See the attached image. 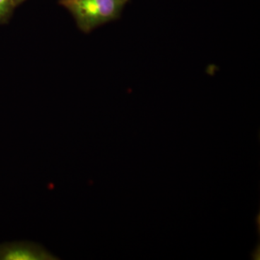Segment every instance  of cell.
Listing matches in <instances>:
<instances>
[{
    "label": "cell",
    "instance_id": "obj_5",
    "mask_svg": "<svg viewBox=\"0 0 260 260\" xmlns=\"http://www.w3.org/2000/svg\"><path fill=\"white\" fill-rule=\"evenodd\" d=\"M128 1H129V0H128Z\"/></svg>",
    "mask_w": 260,
    "mask_h": 260
},
{
    "label": "cell",
    "instance_id": "obj_2",
    "mask_svg": "<svg viewBox=\"0 0 260 260\" xmlns=\"http://www.w3.org/2000/svg\"><path fill=\"white\" fill-rule=\"evenodd\" d=\"M44 246L30 242L5 243L0 245V260H56Z\"/></svg>",
    "mask_w": 260,
    "mask_h": 260
},
{
    "label": "cell",
    "instance_id": "obj_1",
    "mask_svg": "<svg viewBox=\"0 0 260 260\" xmlns=\"http://www.w3.org/2000/svg\"><path fill=\"white\" fill-rule=\"evenodd\" d=\"M128 0H59L80 30H92L120 17Z\"/></svg>",
    "mask_w": 260,
    "mask_h": 260
},
{
    "label": "cell",
    "instance_id": "obj_4",
    "mask_svg": "<svg viewBox=\"0 0 260 260\" xmlns=\"http://www.w3.org/2000/svg\"><path fill=\"white\" fill-rule=\"evenodd\" d=\"M13 3L15 5V6L18 7V5L23 4V3H25L27 0H13Z\"/></svg>",
    "mask_w": 260,
    "mask_h": 260
},
{
    "label": "cell",
    "instance_id": "obj_3",
    "mask_svg": "<svg viewBox=\"0 0 260 260\" xmlns=\"http://www.w3.org/2000/svg\"><path fill=\"white\" fill-rule=\"evenodd\" d=\"M15 8L13 0H0V24L9 21Z\"/></svg>",
    "mask_w": 260,
    "mask_h": 260
}]
</instances>
